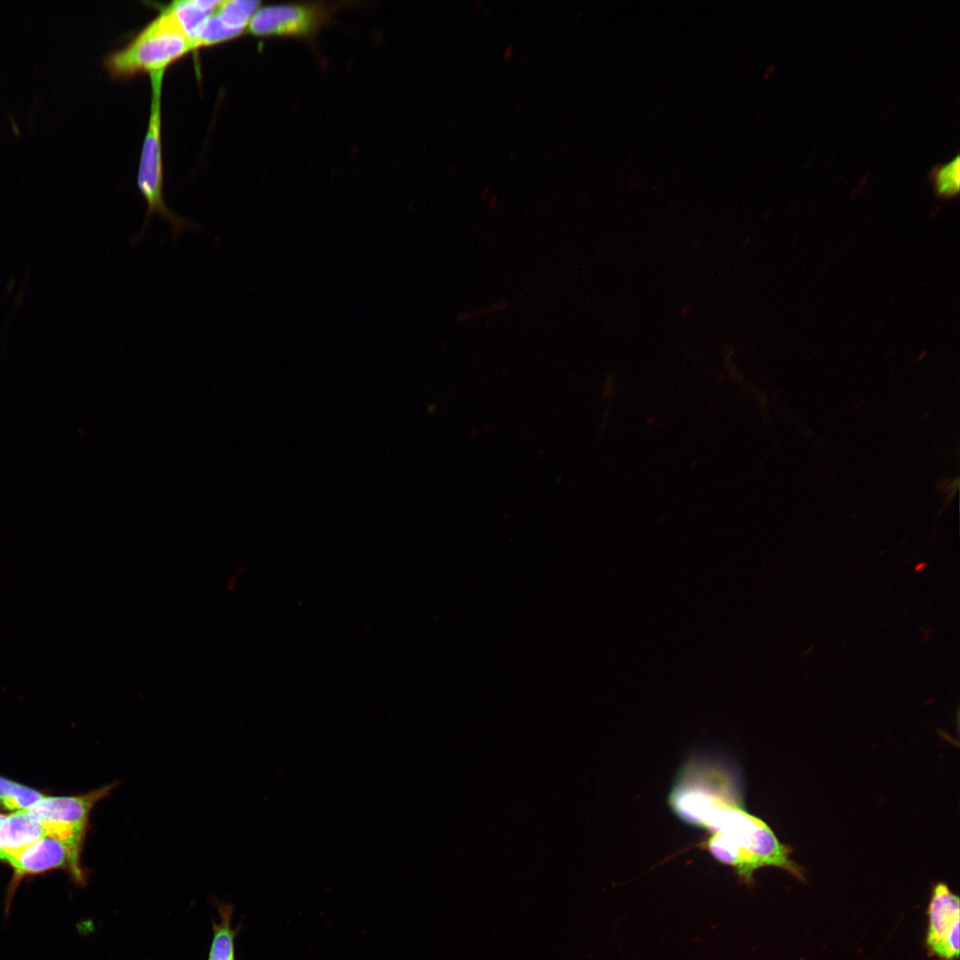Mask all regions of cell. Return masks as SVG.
<instances>
[{
    "label": "cell",
    "instance_id": "obj_1",
    "mask_svg": "<svg viewBox=\"0 0 960 960\" xmlns=\"http://www.w3.org/2000/svg\"><path fill=\"white\" fill-rule=\"evenodd\" d=\"M672 812L684 823L709 835L700 847L733 869L740 882L752 885L755 873L766 867L804 881V870L760 818L746 811L738 776L717 761L693 758L680 769L669 794Z\"/></svg>",
    "mask_w": 960,
    "mask_h": 960
},
{
    "label": "cell",
    "instance_id": "obj_2",
    "mask_svg": "<svg viewBox=\"0 0 960 960\" xmlns=\"http://www.w3.org/2000/svg\"><path fill=\"white\" fill-rule=\"evenodd\" d=\"M195 49L194 41L174 14L164 8L124 47L108 54L105 66L113 78L124 79L140 72L165 71L170 64Z\"/></svg>",
    "mask_w": 960,
    "mask_h": 960
},
{
    "label": "cell",
    "instance_id": "obj_3",
    "mask_svg": "<svg viewBox=\"0 0 960 960\" xmlns=\"http://www.w3.org/2000/svg\"><path fill=\"white\" fill-rule=\"evenodd\" d=\"M164 71L149 74L151 82V105L148 126L144 139L138 172V188L147 202V216L140 231L132 240L137 243L145 234L150 218L156 214L171 226L172 237L175 241L186 229H196L197 225L183 219L168 208L164 202V174L161 149V94Z\"/></svg>",
    "mask_w": 960,
    "mask_h": 960
},
{
    "label": "cell",
    "instance_id": "obj_4",
    "mask_svg": "<svg viewBox=\"0 0 960 960\" xmlns=\"http://www.w3.org/2000/svg\"><path fill=\"white\" fill-rule=\"evenodd\" d=\"M83 844L58 832L49 833L27 847L6 856L3 861L13 868L11 891L25 876L62 868L78 884H85L80 864Z\"/></svg>",
    "mask_w": 960,
    "mask_h": 960
},
{
    "label": "cell",
    "instance_id": "obj_5",
    "mask_svg": "<svg viewBox=\"0 0 960 960\" xmlns=\"http://www.w3.org/2000/svg\"><path fill=\"white\" fill-rule=\"evenodd\" d=\"M925 947L939 960H958L960 953V900L948 885L932 887L927 908Z\"/></svg>",
    "mask_w": 960,
    "mask_h": 960
},
{
    "label": "cell",
    "instance_id": "obj_6",
    "mask_svg": "<svg viewBox=\"0 0 960 960\" xmlns=\"http://www.w3.org/2000/svg\"><path fill=\"white\" fill-rule=\"evenodd\" d=\"M329 13V8L320 4L260 7L248 29L256 36H304L326 21Z\"/></svg>",
    "mask_w": 960,
    "mask_h": 960
},
{
    "label": "cell",
    "instance_id": "obj_7",
    "mask_svg": "<svg viewBox=\"0 0 960 960\" xmlns=\"http://www.w3.org/2000/svg\"><path fill=\"white\" fill-rule=\"evenodd\" d=\"M117 784L110 783L81 796H45L24 812L45 823L61 825L86 833L91 811L96 803L108 796Z\"/></svg>",
    "mask_w": 960,
    "mask_h": 960
},
{
    "label": "cell",
    "instance_id": "obj_8",
    "mask_svg": "<svg viewBox=\"0 0 960 960\" xmlns=\"http://www.w3.org/2000/svg\"><path fill=\"white\" fill-rule=\"evenodd\" d=\"M54 832L69 836L73 830L40 821L24 812L9 815L0 813V860Z\"/></svg>",
    "mask_w": 960,
    "mask_h": 960
},
{
    "label": "cell",
    "instance_id": "obj_9",
    "mask_svg": "<svg viewBox=\"0 0 960 960\" xmlns=\"http://www.w3.org/2000/svg\"><path fill=\"white\" fill-rule=\"evenodd\" d=\"M220 3V1L216 0L174 1L165 9L174 14L183 30L194 41L201 26L214 12Z\"/></svg>",
    "mask_w": 960,
    "mask_h": 960
},
{
    "label": "cell",
    "instance_id": "obj_10",
    "mask_svg": "<svg viewBox=\"0 0 960 960\" xmlns=\"http://www.w3.org/2000/svg\"><path fill=\"white\" fill-rule=\"evenodd\" d=\"M220 922L213 923V937L207 960H235L236 931L231 927L233 908L230 905L216 903Z\"/></svg>",
    "mask_w": 960,
    "mask_h": 960
},
{
    "label": "cell",
    "instance_id": "obj_11",
    "mask_svg": "<svg viewBox=\"0 0 960 960\" xmlns=\"http://www.w3.org/2000/svg\"><path fill=\"white\" fill-rule=\"evenodd\" d=\"M44 796L34 788L0 776V807L12 813L25 812Z\"/></svg>",
    "mask_w": 960,
    "mask_h": 960
},
{
    "label": "cell",
    "instance_id": "obj_12",
    "mask_svg": "<svg viewBox=\"0 0 960 960\" xmlns=\"http://www.w3.org/2000/svg\"><path fill=\"white\" fill-rule=\"evenodd\" d=\"M930 178L936 196L942 199H952L959 193L960 159L955 158L946 164L936 165L931 172Z\"/></svg>",
    "mask_w": 960,
    "mask_h": 960
},
{
    "label": "cell",
    "instance_id": "obj_13",
    "mask_svg": "<svg viewBox=\"0 0 960 960\" xmlns=\"http://www.w3.org/2000/svg\"><path fill=\"white\" fill-rule=\"evenodd\" d=\"M512 53H513V46L507 47V49L505 50L504 54H503L504 59L508 60L512 56Z\"/></svg>",
    "mask_w": 960,
    "mask_h": 960
},
{
    "label": "cell",
    "instance_id": "obj_14",
    "mask_svg": "<svg viewBox=\"0 0 960 960\" xmlns=\"http://www.w3.org/2000/svg\"><path fill=\"white\" fill-rule=\"evenodd\" d=\"M926 565H927V564H926V563H924V562H920V563H918V564H916V565L915 566V572H920V571H922L923 569H924V567H925Z\"/></svg>",
    "mask_w": 960,
    "mask_h": 960
}]
</instances>
